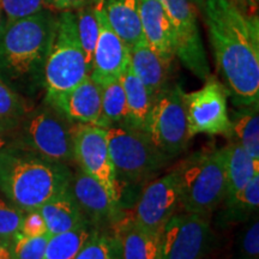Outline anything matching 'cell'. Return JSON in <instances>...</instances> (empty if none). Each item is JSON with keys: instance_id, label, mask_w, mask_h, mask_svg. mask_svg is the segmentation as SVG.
<instances>
[{"instance_id": "1", "label": "cell", "mask_w": 259, "mask_h": 259, "mask_svg": "<svg viewBox=\"0 0 259 259\" xmlns=\"http://www.w3.org/2000/svg\"><path fill=\"white\" fill-rule=\"evenodd\" d=\"M223 84L233 105L259 102V21L231 0H206L202 11Z\"/></svg>"}, {"instance_id": "2", "label": "cell", "mask_w": 259, "mask_h": 259, "mask_svg": "<svg viewBox=\"0 0 259 259\" xmlns=\"http://www.w3.org/2000/svg\"><path fill=\"white\" fill-rule=\"evenodd\" d=\"M57 15L50 9L17 21L0 31V77L16 92L31 94L44 87V69L53 44Z\"/></svg>"}, {"instance_id": "3", "label": "cell", "mask_w": 259, "mask_h": 259, "mask_svg": "<svg viewBox=\"0 0 259 259\" xmlns=\"http://www.w3.org/2000/svg\"><path fill=\"white\" fill-rule=\"evenodd\" d=\"M72 168L25 149L0 150V192L23 211L38 209L69 187Z\"/></svg>"}, {"instance_id": "4", "label": "cell", "mask_w": 259, "mask_h": 259, "mask_svg": "<svg viewBox=\"0 0 259 259\" xmlns=\"http://www.w3.org/2000/svg\"><path fill=\"white\" fill-rule=\"evenodd\" d=\"M180 208L211 216L227 196V145L197 151L177 166Z\"/></svg>"}, {"instance_id": "5", "label": "cell", "mask_w": 259, "mask_h": 259, "mask_svg": "<svg viewBox=\"0 0 259 259\" xmlns=\"http://www.w3.org/2000/svg\"><path fill=\"white\" fill-rule=\"evenodd\" d=\"M107 130L109 155L115 180L121 186L147 185L171 158L158 149L145 131L132 126H112Z\"/></svg>"}, {"instance_id": "6", "label": "cell", "mask_w": 259, "mask_h": 259, "mask_svg": "<svg viewBox=\"0 0 259 259\" xmlns=\"http://www.w3.org/2000/svg\"><path fill=\"white\" fill-rule=\"evenodd\" d=\"M73 125L56 107L44 101L27 112L12 132L9 145L74 166Z\"/></svg>"}, {"instance_id": "7", "label": "cell", "mask_w": 259, "mask_h": 259, "mask_svg": "<svg viewBox=\"0 0 259 259\" xmlns=\"http://www.w3.org/2000/svg\"><path fill=\"white\" fill-rule=\"evenodd\" d=\"M88 76L90 71L79 42L76 15L74 11H61L57 16L56 34L44 69L45 101L69 92Z\"/></svg>"}, {"instance_id": "8", "label": "cell", "mask_w": 259, "mask_h": 259, "mask_svg": "<svg viewBox=\"0 0 259 259\" xmlns=\"http://www.w3.org/2000/svg\"><path fill=\"white\" fill-rule=\"evenodd\" d=\"M184 90L167 87L154 97L147 124V134L163 154L173 160L186 150L190 142Z\"/></svg>"}, {"instance_id": "9", "label": "cell", "mask_w": 259, "mask_h": 259, "mask_svg": "<svg viewBox=\"0 0 259 259\" xmlns=\"http://www.w3.org/2000/svg\"><path fill=\"white\" fill-rule=\"evenodd\" d=\"M229 92L221 80L210 76L202 88L184 93L189 134L232 137V125L228 111Z\"/></svg>"}, {"instance_id": "10", "label": "cell", "mask_w": 259, "mask_h": 259, "mask_svg": "<svg viewBox=\"0 0 259 259\" xmlns=\"http://www.w3.org/2000/svg\"><path fill=\"white\" fill-rule=\"evenodd\" d=\"M169 18L174 31L176 57L194 76L210 77L206 52L200 37L197 8L192 0H158Z\"/></svg>"}, {"instance_id": "11", "label": "cell", "mask_w": 259, "mask_h": 259, "mask_svg": "<svg viewBox=\"0 0 259 259\" xmlns=\"http://www.w3.org/2000/svg\"><path fill=\"white\" fill-rule=\"evenodd\" d=\"M73 157L74 166L94 178L113 199L120 203L121 193L115 180L106 128L92 124H74Z\"/></svg>"}, {"instance_id": "12", "label": "cell", "mask_w": 259, "mask_h": 259, "mask_svg": "<svg viewBox=\"0 0 259 259\" xmlns=\"http://www.w3.org/2000/svg\"><path fill=\"white\" fill-rule=\"evenodd\" d=\"M211 216L176 212L162 232L160 259H204L212 240Z\"/></svg>"}, {"instance_id": "13", "label": "cell", "mask_w": 259, "mask_h": 259, "mask_svg": "<svg viewBox=\"0 0 259 259\" xmlns=\"http://www.w3.org/2000/svg\"><path fill=\"white\" fill-rule=\"evenodd\" d=\"M178 208H180L179 173L174 167L164 176L144 185L131 218L145 231L162 235Z\"/></svg>"}, {"instance_id": "14", "label": "cell", "mask_w": 259, "mask_h": 259, "mask_svg": "<svg viewBox=\"0 0 259 259\" xmlns=\"http://www.w3.org/2000/svg\"><path fill=\"white\" fill-rule=\"evenodd\" d=\"M80 212L88 225L99 232H112L125 218L121 203L116 202L97 181L74 166L69 184Z\"/></svg>"}, {"instance_id": "15", "label": "cell", "mask_w": 259, "mask_h": 259, "mask_svg": "<svg viewBox=\"0 0 259 259\" xmlns=\"http://www.w3.org/2000/svg\"><path fill=\"white\" fill-rule=\"evenodd\" d=\"M128 63V48L109 25L102 6L99 11V36L94 50L90 77L95 82L119 78Z\"/></svg>"}, {"instance_id": "16", "label": "cell", "mask_w": 259, "mask_h": 259, "mask_svg": "<svg viewBox=\"0 0 259 259\" xmlns=\"http://www.w3.org/2000/svg\"><path fill=\"white\" fill-rule=\"evenodd\" d=\"M48 103L56 107L72 124H100L101 92L99 84L90 76Z\"/></svg>"}, {"instance_id": "17", "label": "cell", "mask_w": 259, "mask_h": 259, "mask_svg": "<svg viewBox=\"0 0 259 259\" xmlns=\"http://www.w3.org/2000/svg\"><path fill=\"white\" fill-rule=\"evenodd\" d=\"M141 24L145 42L161 58L173 63L176 58L173 27L158 0H141Z\"/></svg>"}, {"instance_id": "18", "label": "cell", "mask_w": 259, "mask_h": 259, "mask_svg": "<svg viewBox=\"0 0 259 259\" xmlns=\"http://www.w3.org/2000/svg\"><path fill=\"white\" fill-rule=\"evenodd\" d=\"M130 66L147 87L151 96L166 89L171 64L161 58L145 41L138 42L128 50Z\"/></svg>"}, {"instance_id": "19", "label": "cell", "mask_w": 259, "mask_h": 259, "mask_svg": "<svg viewBox=\"0 0 259 259\" xmlns=\"http://www.w3.org/2000/svg\"><path fill=\"white\" fill-rule=\"evenodd\" d=\"M112 232L120 242L122 259H160L162 235L145 231L131 215H125Z\"/></svg>"}, {"instance_id": "20", "label": "cell", "mask_w": 259, "mask_h": 259, "mask_svg": "<svg viewBox=\"0 0 259 259\" xmlns=\"http://www.w3.org/2000/svg\"><path fill=\"white\" fill-rule=\"evenodd\" d=\"M107 21L126 47L145 41L141 24V0H105Z\"/></svg>"}, {"instance_id": "21", "label": "cell", "mask_w": 259, "mask_h": 259, "mask_svg": "<svg viewBox=\"0 0 259 259\" xmlns=\"http://www.w3.org/2000/svg\"><path fill=\"white\" fill-rule=\"evenodd\" d=\"M37 210L44 218L50 235L72 231L88 225L69 187L42 204Z\"/></svg>"}, {"instance_id": "22", "label": "cell", "mask_w": 259, "mask_h": 259, "mask_svg": "<svg viewBox=\"0 0 259 259\" xmlns=\"http://www.w3.org/2000/svg\"><path fill=\"white\" fill-rule=\"evenodd\" d=\"M120 80L125 90L126 105H127L130 126L142 131H147V124L154 97L149 93L147 87L136 76L130 63L124 72L120 74Z\"/></svg>"}, {"instance_id": "23", "label": "cell", "mask_w": 259, "mask_h": 259, "mask_svg": "<svg viewBox=\"0 0 259 259\" xmlns=\"http://www.w3.org/2000/svg\"><path fill=\"white\" fill-rule=\"evenodd\" d=\"M259 174V161L252 158L235 139L227 144V198L244 189Z\"/></svg>"}, {"instance_id": "24", "label": "cell", "mask_w": 259, "mask_h": 259, "mask_svg": "<svg viewBox=\"0 0 259 259\" xmlns=\"http://www.w3.org/2000/svg\"><path fill=\"white\" fill-rule=\"evenodd\" d=\"M101 92V119L100 127L130 126L125 90L119 78H107L96 82Z\"/></svg>"}, {"instance_id": "25", "label": "cell", "mask_w": 259, "mask_h": 259, "mask_svg": "<svg viewBox=\"0 0 259 259\" xmlns=\"http://www.w3.org/2000/svg\"><path fill=\"white\" fill-rule=\"evenodd\" d=\"M232 137L259 161V114L257 106H240L229 113Z\"/></svg>"}, {"instance_id": "26", "label": "cell", "mask_w": 259, "mask_h": 259, "mask_svg": "<svg viewBox=\"0 0 259 259\" xmlns=\"http://www.w3.org/2000/svg\"><path fill=\"white\" fill-rule=\"evenodd\" d=\"M220 223H242L258 212L259 208V174L248 181L244 189L231 198L223 200Z\"/></svg>"}, {"instance_id": "27", "label": "cell", "mask_w": 259, "mask_h": 259, "mask_svg": "<svg viewBox=\"0 0 259 259\" xmlns=\"http://www.w3.org/2000/svg\"><path fill=\"white\" fill-rule=\"evenodd\" d=\"M97 232L92 226L84 225L72 231L50 235L44 259H74Z\"/></svg>"}, {"instance_id": "28", "label": "cell", "mask_w": 259, "mask_h": 259, "mask_svg": "<svg viewBox=\"0 0 259 259\" xmlns=\"http://www.w3.org/2000/svg\"><path fill=\"white\" fill-rule=\"evenodd\" d=\"M103 3L105 0H89L87 4L74 10L79 42L82 45L90 72H92L94 50L99 36V11L103 6Z\"/></svg>"}, {"instance_id": "29", "label": "cell", "mask_w": 259, "mask_h": 259, "mask_svg": "<svg viewBox=\"0 0 259 259\" xmlns=\"http://www.w3.org/2000/svg\"><path fill=\"white\" fill-rule=\"evenodd\" d=\"M29 109L24 97L0 77V124L12 135Z\"/></svg>"}, {"instance_id": "30", "label": "cell", "mask_w": 259, "mask_h": 259, "mask_svg": "<svg viewBox=\"0 0 259 259\" xmlns=\"http://www.w3.org/2000/svg\"><path fill=\"white\" fill-rule=\"evenodd\" d=\"M74 259H122L120 242L113 232H97Z\"/></svg>"}, {"instance_id": "31", "label": "cell", "mask_w": 259, "mask_h": 259, "mask_svg": "<svg viewBox=\"0 0 259 259\" xmlns=\"http://www.w3.org/2000/svg\"><path fill=\"white\" fill-rule=\"evenodd\" d=\"M24 211L9 200L0 198V244L10 248L18 235L23 222Z\"/></svg>"}, {"instance_id": "32", "label": "cell", "mask_w": 259, "mask_h": 259, "mask_svg": "<svg viewBox=\"0 0 259 259\" xmlns=\"http://www.w3.org/2000/svg\"><path fill=\"white\" fill-rule=\"evenodd\" d=\"M238 238V259L259 258V220L258 212L242 222Z\"/></svg>"}, {"instance_id": "33", "label": "cell", "mask_w": 259, "mask_h": 259, "mask_svg": "<svg viewBox=\"0 0 259 259\" xmlns=\"http://www.w3.org/2000/svg\"><path fill=\"white\" fill-rule=\"evenodd\" d=\"M50 235L24 236L18 235L10 247L12 259H44Z\"/></svg>"}, {"instance_id": "34", "label": "cell", "mask_w": 259, "mask_h": 259, "mask_svg": "<svg viewBox=\"0 0 259 259\" xmlns=\"http://www.w3.org/2000/svg\"><path fill=\"white\" fill-rule=\"evenodd\" d=\"M44 9V0H0V10L6 22L28 17Z\"/></svg>"}, {"instance_id": "35", "label": "cell", "mask_w": 259, "mask_h": 259, "mask_svg": "<svg viewBox=\"0 0 259 259\" xmlns=\"http://www.w3.org/2000/svg\"><path fill=\"white\" fill-rule=\"evenodd\" d=\"M47 227L37 209L24 211L23 222L21 227V235L24 236H40L46 235ZM50 235V234H48Z\"/></svg>"}, {"instance_id": "36", "label": "cell", "mask_w": 259, "mask_h": 259, "mask_svg": "<svg viewBox=\"0 0 259 259\" xmlns=\"http://www.w3.org/2000/svg\"><path fill=\"white\" fill-rule=\"evenodd\" d=\"M89 0H44L45 8L58 11H74L80 6L87 4Z\"/></svg>"}, {"instance_id": "37", "label": "cell", "mask_w": 259, "mask_h": 259, "mask_svg": "<svg viewBox=\"0 0 259 259\" xmlns=\"http://www.w3.org/2000/svg\"><path fill=\"white\" fill-rule=\"evenodd\" d=\"M236 8L246 16H258L259 0H231Z\"/></svg>"}, {"instance_id": "38", "label": "cell", "mask_w": 259, "mask_h": 259, "mask_svg": "<svg viewBox=\"0 0 259 259\" xmlns=\"http://www.w3.org/2000/svg\"><path fill=\"white\" fill-rule=\"evenodd\" d=\"M11 141V134L6 130L4 126L0 124V150L8 147Z\"/></svg>"}, {"instance_id": "39", "label": "cell", "mask_w": 259, "mask_h": 259, "mask_svg": "<svg viewBox=\"0 0 259 259\" xmlns=\"http://www.w3.org/2000/svg\"><path fill=\"white\" fill-rule=\"evenodd\" d=\"M0 259H12L10 248L3 244H0Z\"/></svg>"}, {"instance_id": "40", "label": "cell", "mask_w": 259, "mask_h": 259, "mask_svg": "<svg viewBox=\"0 0 259 259\" xmlns=\"http://www.w3.org/2000/svg\"><path fill=\"white\" fill-rule=\"evenodd\" d=\"M205 2H206V0H192V3L194 4V6H196V8H198V10H199L200 12L203 11L204 5H205Z\"/></svg>"}, {"instance_id": "41", "label": "cell", "mask_w": 259, "mask_h": 259, "mask_svg": "<svg viewBox=\"0 0 259 259\" xmlns=\"http://www.w3.org/2000/svg\"><path fill=\"white\" fill-rule=\"evenodd\" d=\"M5 17H4V15H3V11L2 10H0V31H2V29L4 28V25H5Z\"/></svg>"}]
</instances>
